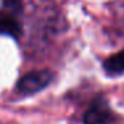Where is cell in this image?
I'll return each mask as SVG.
<instances>
[{"label":"cell","mask_w":124,"mask_h":124,"mask_svg":"<svg viewBox=\"0 0 124 124\" xmlns=\"http://www.w3.org/2000/svg\"><path fill=\"white\" fill-rule=\"evenodd\" d=\"M103 68L111 75H119L124 72V49L109 56L103 64Z\"/></svg>","instance_id":"4"},{"label":"cell","mask_w":124,"mask_h":124,"mask_svg":"<svg viewBox=\"0 0 124 124\" xmlns=\"http://www.w3.org/2000/svg\"><path fill=\"white\" fill-rule=\"evenodd\" d=\"M3 4L7 9H9L14 14L22 12L23 9V0H3Z\"/></svg>","instance_id":"5"},{"label":"cell","mask_w":124,"mask_h":124,"mask_svg":"<svg viewBox=\"0 0 124 124\" xmlns=\"http://www.w3.org/2000/svg\"><path fill=\"white\" fill-rule=\"evenodd\" d=\"M22 32V24L14 14L0 12V35H7L14 39H19Z\"/></svg>","instance_id":"3"},{"label":"cell","mask_w":124,"mask_h":124,"mask_svg":"<svg viewBox=\"0 0 124 124\" xmlns=\"http://www.w3.org/2000/svg\"><path fill=\"white\" fill-rule=\"evenodd\" d=\"M113 120V112L103 96H97L83 116L84 124H109Z\"/></svg>","instance_id":"2"},{"label":"cell","mask_w":124,"mask_h":124,"mask_svg":"<svg viewBox=\"0 0 124 124\" xmlns=\"http://www.w3.org/2000/svg\"><path fill=\"white\" fill-rule=\"evenodd\" d=\"M55 75L48 70H40V71H32V72L24 75L16 84V92L20 95H33L40 92L46 87L51 84Z\"/></svg>","instance_id":"1"}]
</instances>
